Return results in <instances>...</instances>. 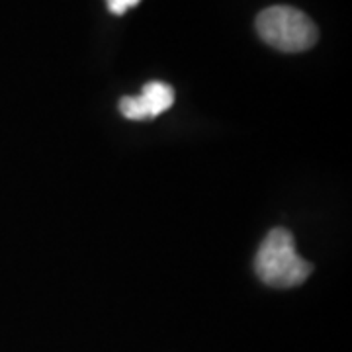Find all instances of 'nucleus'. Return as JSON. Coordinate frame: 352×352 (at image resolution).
Returning a JSON list of instances; mask_svg holds the SVG:
<instances>
[{"instance_id": "obj_1", "label": "nucleus", "mask_w": 352, "mask_h": 352, "mask_svg": "<svg viewBox=\"0 0 352 352\" xmlns=\"http://www.w3.org/2000/svg\"><path fill=\"white\" fill-rule=\"evenodd\" d=\"M314 266L296 251V243L288 229H272L261 243L254 256V272L266 286L294 288L311 274Z\"/></svg>"}, {"instance_id": "obj_2", "label": "nucleus", "mask_w": 352, "mask_h": 352, "mask_svg": "<svg viewBox=\"0 0 352 352\" xmlns=\"http://www.w3.org/2000/svg\"><path fill=\"white\" fill-rule=\"evenodd\" d=\"M256 32L264 43L284 53H300L314 47L319 30L314 20L294 6H270L256 16Z\"/></svg>"}, {"instance_id": "obj_3", "label": "nucleus", "mask_w": 352, "mask_h": 352, "mask_svg": "<svg viewBox=\"0 0 352 352\" xmlns=\"http://www.w3.org/2000/svg\"><path fill=\"white\" fill-rule=\"evenodd\" d=\"M175 104V90L166 82L151 80L143 87L139 96H124L120 100V112L127 120H149L166 112Z\"/></svg>"}, {"instance_id": "obj_4", "label": "nucleus", "mask_w": 352, "mask_h": 352, "mask_svg": "<svg viewBox=\"0 0 352 352\" xmlns=\"http://www.w3.org/2000/svg\"><path fill=\"white\" fill-rule=\"evenodd\" d=\"M139 2H141V0H106L108 10L112 14H116V16H124L129 8L138 6Z\"/></svg>"}]
</instances>
